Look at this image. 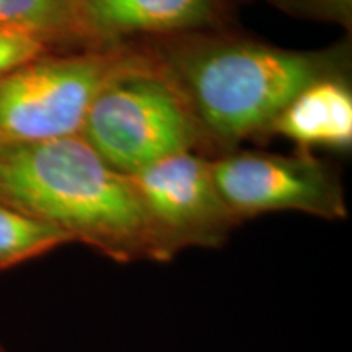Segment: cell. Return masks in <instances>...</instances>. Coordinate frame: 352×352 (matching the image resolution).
<instances>
[{
    "label": "cell",
    "instance_id": "6da1fadb",
    "mask_svg": "<svg viewBox=\"0 0 352 352\" xmlns=\"http://www.w3.org/2000/svg\"><path fill=\"white\" fill-rule=\"evenodd\" d=\"M0 199L111 261L168 263L129 176L80 134L0 144Z\"/></svg>",
    "mask_w": 352,
    "mask_h": 352
},
{
    "label": "cell",
    "instance_id": "7a4b0ae2",
    "mask_svg": "<svg viewBox=\"0 0 352 352\" xmlns=\"http://www.w3.org/2000/svg\"><path fill=\"white\" fill-rule=\"evenodd\" d=\"M157 64L178 88L202 138L223 144L270 129L303 88L331 76V57L256 41L195 38Z\"/></svg>",
    "mask_w": 352,
    "mask_h": 352
},
{
    "label": "cell",
    "instance_id": "3957f363",
    "mask_svg": "<svg viewBox=\"0 0 352 352\" xmlns=\"http://www.w3.org/2000/svg\"><path fill=\"white\" fill-rule=\"evenodd\" d=\"M80 135L127 176L162 158L192 152L202 139L178 88L157 60L139 52L96 96Z\"/></svg>",
    "mask_w": 352,
    "mask_h": 352
},
{
    "label": "cell",
    "instance_id": "277c9868",
    "mask_svg": "<svg viewBox=\"0 0 352 352\" xmlns=\"http://www.w3.org/2000/svg\"><path fill=\"white\" fill-rule=\"evenodd\" d=\"M135 54L122 44L43 54L0 77V144L78 135L96 96Z\"/></svg>",
    "mask_w": 352,
    "mask_h": 352
},
{
    "label": "cell",
    "instance_id": "5b68a950",
    "mask_svg": "<svg viewBox=\"0 0 352 352\" xmlns=\"http://www.w3.org/2000/svg\"><path fill=\"white\" fill-rule=\"evenodd\" d=\"M168 261L188 248H219L240 226L215 184L212 164L192 152L129 175Z\"/></svg>",
    "mask_w": 352,
    "mask_h": 352
},
{
    "label": "cell",
    "instance_id": "8992f818",
    "mask_svg": "<svg viewBox=\"0 0 352 352\" xmlns=\"http://www.w3.org/2000/svg\"><path fill=\"white\" fill-rule=\"evenodd\" d=\"M210 164L220 196L239 223L270 212H302L331 222L347 217L341 183L305 153L240 152Z\"/></svg>",
    "mask_w": 352,
    "mask_h": 352
},
{
    "label": "cell",
    "instance_id": "52a82bcc",
    "mask_svg": "<svg viewBox=\"0 0 352 352\" xmlns=\"http://www.w3.org/2000/svg\"><path fill=\"white\" fill-rule=\"evenodd\" d=\"M220 0H77L83 41L116 46L135 34H173L212 25Z\"/></svg>",
    "mask_w": 352,
    "mask_h": 352
},
{
    "label": "cell",
    "instance_id": "ba28073f",
    "mask_svg": "<svg viewBox=\"0 0 352 352\" xmlns=\"http://www.w3.org/2000/svg\"><path fill=\"white\" fill-rule=\"evenodd\" d=\"M270 129L303 148H349L351 88L333 76L310 83L283 109Z\"/></svg>",
    "mask_w": 352,
    "mask_h": 352
},
{
    "label": "cell",
    "instance_id": "9c48e42d",
    "mask_svg": "<svg viewBox=\"0 0 352 352\" xmlns=\"http://www.w3.org/2000/svg\"><path fill=\"white\" fill-rule=\"evenodd\" d=\"M0 34L51 43L80 39L77 0H0Z\"/></svg>",
    "mask_w": 352,
    "mask_h": 352
},
{
    "label": "cell",
    "instance_id": "30bf717a",
    "mask_svg": "<svg viewBox=\"0 0 352 352\" xmlns=\"http://www.w3.org/2000/svg\"><path fill=\"white\" fill-rule=\"evenodd\" d=\"M72 243L56 227L21 212L0 199V271Z\"/></svg>",
    "mask_w": 352,
    "mask_h": 352
},
{
    "label": "cell",
    "instance_id": "8fae6325",
    "mask_svg": "<svg viewBox=\"0 0 352 352\" xmlns=\"http://www.w3.org/2000/svg\"><path fill=\"white\" fill-rule=\"evenodd\" d=\"M47 44L26 36L0 34V77L46 54Z\"/></svg>",
    "mask_w": 352,
    "mask_h": 352
},
{
    "label": "cell",
    "instance_id": "7c38bea8",
    "mask_svg": "<svg viewBox=\"0 0 352 352\" xmlns=\"http://www.w3.org/2000/svg\"><path fill=\"white\" fill-rule=\"evenodd\" d=\"M292 6L314 12L315 15L342 25L351 23L352 0H285Z\"/></svg>",
    "mask_w": 352,
    "mask_h": 352
},
{
    "label": "cell",
    "instance_id": "4fadbf2b",
    "mask_svg": "<svg viewBox=\"0 0 352 352\" xmlns=\"http://www.w3.org/2000/svg\"><path fill=\"white\" fill-rule=\"evenodd\" d=\"M0 352H10V351L7 349L6 346H3V342H2V341H0Z\"/></svg>",
    "mask_w": 352,
    "mask_h": 352
}]
</instances>
